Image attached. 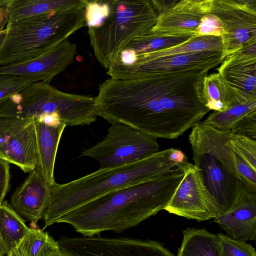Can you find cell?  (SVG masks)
<instances>
[{"instance_id":"obj_1","label":"cell","mask_w":256,"mask_h":256,"mask_svg":"<svg viewBox=\"0 0 256 256\" xmlns=\"http://www.w3.org/2000/svg\"><path fill=\"white\" fill-rule=\"evenodd\" d=\"M208 71L187 69L132 80L107 79L95 97L96 115L156 138H176L210 111L201 95Z\"/></svg>"},{"instance_id":"obj_2","label":"cell","mask_w":256,"mask_h":256,"mask_svg":"<svg viewBox=\"0 0 256 256\" xmlns=\"http://www.w3.org/2000/svg\"><path fill=\"white\" fill-rule=\"evenodd\" d=\"M184 176L180 166L172 171L108 192L60 216L83 236L116 232L135 226L164 210Z\"/></svg>"},{"instance_id":"obj_3","label":"cell","mask_w":256,"mask_h":256,"mask_svg":"<svg viewBox=\"0 0 256 256\" xmlns=\"http://www.w3.org/2000/svg\"><path fill=\"white\" fill-rule=\"evenodd\" d=\"M172 148L158 151L134 163L99 168L63 184L51 186L50 198L43 218L44 229L71 210L96 198L124 186L166 174L179 164L170 160Z\"/></svg>"},{"instance_id":"obj_4","label":"cell","mask_w":256,"mask_h":256,"mask_svg":"<svg viewBox=\"0 0 256 256\" xmlns=\"http://www.w3.org/2000/svg\"><path fill=\"white\" fill-rule=\"evenodd\" d=\"M84 17L95 57L108 70L132 40L154 26L158 16L149 0H86Z\"/></svg>"},{"instance_id":"obj_5","label":"cell","mask_w":256,"mask_h":256,"mask_svg":"<svg viewBox=\"0 0 256 256\" xmlns=\"http://www.w3.org/2000/svg\"><path fill=\"white\" fill-rule=\"evenodd\" d=\"M230 130H220L199 122L188 140L194 165L200 170L206 188L217 202L220 214L236 206L245 187L238 173Z\"/></svg>"},{"instance_id":"obj_6","label":"cell","mask_w":256,"mask_h":256,"mask_svg":"<svg viewBox=\"0 0 256 256\" xmlns=\"http://www.w3.org/2000/svg\"><path fill=\"white\" fill-rule=\"evenodd\" d=\"M84 7L54 10L8 22L6 38L0 48V66L37 57L86 26Z\"/></svg>"},{"instance_id":"obj_7","label":"cell","mask_w":256,"mask_h":256,"mask_svg":"<svg viewBox=\"0 0 256 256\" xmlns=\"http://www.w3.org/2000/svg\"><path fill=\"white\" fill-rule=\"evenodd\" d=\"M74 96L60 91L48 82L32 83L0 104V118H42L54 117L68 124L77 111Z\"/></svg>"},{"instance_id":"obj_8","label":"cell","mask_w":256,"mask_h":256,"mask_svg":"<svg viewBox=\"0 0 256 256\" xmlns=\"http://www.w3.org/2000/svg\"><path fill=\"white\" fill-rule=\"evenodd\" d=\"M110 124L104 139L80 154L96 160L100 168L134 163L158 152L156 138L126 124Z\"/></svg>"},{"instance_id":"obj_9","label":"cell","mask_w":256,"mask_h":256,"mask_svg":"<svg viewBox=\"0 0 256 256\" xmlns=\"http://www.w3.org/2000/svg\"><path fill=\"white\" fill-rule=\"evenodd\" d=\"M62 252L74 256H175L159 242L128 238L62 236Z\"/></svg>"},{"instance_id":"obj_10","label":"cell","mask_w":256,"mask_h":256,"mask_svg":"<svg viewBox=\"0 0 256 256\" xmlns=\"http://www.w3.org/2000/svg\"><path fill=\"white\" fill-rule=\"evenodd\" d=\"M210 13L222 24L224 58L256 42V0H212Z\"/></svg>"},{"instance_id":"obj_11","label":"cell","mask_w":256,"mask_h":256,"mask_svg":"<svg viewBox=\"0 0 256 256\" xmlns=\"http://www.w3.org/2000/svg\"><path fill=\"white\" fill-rule=\"evenodd\" d=\"M180 166L184 176L164 210L197 221L220 215L217 202L204 184L200 170L188 162Z\"/></svg>"},{"instance_id":"obj_12","label":"cell","mask_w":256,"mask_h":256,"mask_svg":"<svg viewBox=\"0 0 256 256\" xmlns=\"http://www.w3.org/2000/svg\"><path fill=\"white\" fill-rule=\"evenodd\" d=\"M0 159L24 172L36 169V138L34 118H0Z\"/></svg>"},{"instance_id":"obj_13","label":"cell","mask_w":256,"mask_h":256,"mask_svg":"<svg viewBox=\"0 0 256 256\" xmlns=\"http://www.w3.org/2000/svg\"><path fill=\"white\" fill-rule=\"evenodd\" d=\"M222 52L202 51L158 58L118 71L110 76L115 80H132L150 74L187 69L210 70L224 60Z\"/></svg>"},{"instance_id":"obj_14","label":"cell","mask_w":256,"mask_h":256,"mask_svg":"<svg viewBox=\"0 0 256 256\" xmlns=\"http://www.w3.org/2000/svg\"><path fill=\"white\" fill-rule=\"evenodd\" d=\"M76 45L68 39L47 52L29 60L10 66H0V74L24 77L32 82H50L73 62Z\"/></svg>"},{"instance_id":"obj_15","label":"cell","mask_w":256,"mask_h":256,"mask_svg":"<svg viewBox=\"0 0 256 256\" xmlns=\"http://www.w3.org/2000/svg\"><path fill=\"white\" fill-rule=\"evenodd\" d=\"M218 72L232 106L256 99V58L230 54Z\"/></svg>"},{"instance_id":"obj_16","label":"cell","mask_w":256,"mask_h":256,"mask_svg":"<svg viewBox=\"0 0 256 256\" xmlns=\"http://www.w3.org/2000/svg\"><path fill=\"white\" fill-rule=\"evenodd\" d=\"M51 186L36 169L29 172L11 196L12 206L24 220L36 225L43 218L50 198Z\"/></svg>"},{"instance_id":"obj_17","label":"cell","mask_w":256,"mask_h":256,"mask_svg":"<svg viewBox=\"0 0 256 256\" xmlns=\"http://www.w3.org/2000/svg\"><path fill=\"white\" fill-rule=\"evenodd\" d=\"M212 0H178L158 15L154 32L196 34L202 18L210 13ZM197 36V35H196Z\"/></svg>"},{"instance_id":"obj_18","label":"cell","mask_w":256,"mask_h":256,"mask_svg":"<svg viewBox=\"0 0 256 256\" xmlns=\"http://www.w3.org/2000/svg\"><path fill=\"white\" fill-rule=\"evenodd\" d=\"M227 236L242 241L256 238V192L244 190L238 204L214 218Z\"/></svg>"},{"instance_id":"obj_19","label":"cell","mask_w":256,"mask_h":256,"mask_svg":"<svg viewBox=\"0 0 256 256\" xmlns=\"http://www.w3.org/2000/svg\"><path fill=\"white\" fill-rule=\"evenodd\" d=\"M196 36L192 34L159 32L150 29L132 40L119 53L109 68L124 66L138 56L179 45Z\"/></svg>"},{"instance_id":"obj_20","label":"cell","mask_w":256,"mask_h":256,"mask_svg":"<svg viewBox=\"0 0 256 256\" xmlns=\"http://www.w3.org/2000/svg\"><path fill=\"white\" fill-rule=\"evenodd\" d=\"M37 148V170L50 186L56 182L54 168L58 144L66 126L64 124H50L40 118H34Z\"/></svg>"},{"instance_id":"obj_21","label":"cell","mask_w":256,"mask_h":256,"mask_svg":"<svg viewBox=\"0 0 256 256\" xmlns=\"http://www.w3.org/2000/svg\"><path fill=\"white\" fill-rule=\"evenodd\" d=\"M222 49L221 37L196 36L179 45L165 50L138 56L124 66L109 68L107 70L106 74L110 76L112 74L124 68L160 57L202 51L222 52Z\"/></svg>"},{"instance_id":"obj_22","label":"cell","mask_w":256,"mask_h":256,"mask_svg":"<svg viewBox=\"0 0 256 256\" xmlns=\"http://www.w3.org/2000/svg\"><path fill=\"white\" fill-rule=\"evenodd\" d=\"M85 5L86 0H10L7 5L8 22Z\"/></svg>"},{"instance_id":"obj_23","label":"cell","mask_w":256,"mask_h":256,"mask_svg":"<svg viewBox=\"0 0 256 256\" xmlns=\"http://www.w3.org/2000/svg\"><path fill=\"white\" fill-rule=\"evenodd\" d=\"M182 234L178 256H218V234L205 228H189Z\"/></svg>"},{"instance_id":"obj_24","label":"cell","mask_w":256,"mask_h":256,"mask_svg":"<svg viewBox=\"0 0 256 256\" xmlns=\"http://www.w3.org/2000/svg\"><path fill=\"white\" fill-rule=\"evenodd\" d=\"M30 228L6 200L0 204V240L8 254L16 248Z\"/></svg>"},{"instance_id":"obj_25","label":"cell","mask_w":256,"mask_h":256,"mask_svg":"<svg viewBox=\"0 0 256 256\" xmlns=\"http://www.w3.org/2000/svg\"><path fill=\"white\" fill-rule=\"evenodd\" d=\"M20 256H52L60 252L58 241L48 232L30 228L16 247Z\"/></svg>"},{"instance_id":"obj_26","label":"cell","mask_w":256,"mask_h":256,"mask_svg":"<svg viewBox=\"0 0 256 256\" xmlns=\"http://www.w3.org/2000/svg\"><path fill=\"white\" fill-rule=\"evenodd\" d=\"M201 95L204 106L214 112H223L232 106L218 73L206 76L203 80Z\"/></svg>"},{"instance_id":"obj_27","label":"cell","mask_w":256,"mask_h":256,"mask_svg":"<svg viewBox=\"0 0 256 256\" xmlns=\"http://www.w3.org/2000/svg\"><path fill=\"white\" fill-rule=\"evenodd\" d=\"M256 111V99L235 104L223 112H214L202 122L220 130H230L242 118Z\"/></svg>"},{"instance_id":"obj_28","label":"cell","mask_w":256,"mask_h":256,"mask_svg":"<svg viewBox=\"0 0 256 256\" xmlns=\"http://www.w3.org/2000/svg\"><path fill=\"white\" fill-rule=\"evenodd\" d=\"M218 256H256L254 247L244 241L218 234Z\"/></svg>"},{"instance_id":"obj_29","label":"cell","mask_w":256,"mask_h":256,"mask_svg":"<svg viewBox=\"0 0 256 256\" xmlns=\"http://www.w3.org/2000/svg\"><path fill=\"white\" fill-rule=\"evenodd\" d=\"M230 144L234 152L256 170V140L240 134H232Z\"/></svg>"},{"instance_id":"obj_30","label":"cell","mask_w":256,"mask_h":256,"mask_svg":"<svg viewBox=\"0 0 256 256\" xmlns=\"http://www.w3.org/2000/svg\"><path fill=\"white\" fill-rule=\"evenodd\" d=\"M32 83L22 76L0 74V100L8 98L26 88Z\"/></svg>"},{"instance_id":"obj_31","label":"cell","mask_w":256,"mask_h":256,"mask_svg":"<svg viewBox=\"0 0 256 256\" xmlns=\"http://www.w3.org/2000/svg\"><path fill=\"white\" fill-rule=\"evenodd\" d=\"M196 34L198 36H214L222 38V24L218 17L212 14L208 13L202 18L197 28Z\"/></svg>"},{"instance_id":"obj_32","label":"cell","mask_w":256,"mask_h":256,"mask_svg":"<svg viewBox=\"0 0 256 256\" xmlns=\"http://www.w3.org/2000/svg\"><path fill=\"white\" fill-rule=\"evenodd\" d=\"M233 134L244 136L256 139V111L240 120L230 130Z\"/></svg>"},{"instance_id":"obj_33","label":"cell","mask_w":256,"mask_h":256,"mask_svg":"<svg viewBox=\"0 0 256 256\" xmlns=\"http://www.w3.org/2000/svg\"><path fill=\"white\" fill-rule=\"evenodd\" d=\"M236 156L238 172L245 188L256 192V170L236 154Z\"/></svg>"},{"instance_id":"obj_34","label":"cell","mask_w":256,"mask_h":256,"mask_svg":"<svg viewBox=\"0 0 256 256\" xmlns=\"http://www.w3.org/2000/svg\"><path fill=\"white\" fill-rule=\"evenodd\" d=\"M10 178L9 164L0 159V204L8 190Z\"/></svg>"},{"instance_id":"obj_35","label":"cell","mask_w":256,"mask_h":256,"mask_svg":"<svg viewBox=\"0 0 256 256\" xmlns=\"http://www.w3.org/2000/svg\"><path fill=\"white\" fill-rule=\"evenodd\" d=\"M178 0H152L151 2L158 16L174 6Z\"/></svg>"},{"instance_id":"obj_36","label":"cell","mask_w":256,"mask_h":256,"mask_svg":"<svg viewBox=\"0 0 256 256\" xmlns=\"http://www.w3.org/2000/svg\"><path fill=\"white\" fill-rule=\"evenodd\" d=\"M170 159L179 165L188 162L187 157L182 151L173 148L170 155Z\"/></svg>"},{"instance_id":"obj_37","label":"cell","mask_w":256,"mask_h":256,"mask_svg":"<svg viewBox=\"0 0 256 256\" xmlns=\"http://www.w3.org/2000/svg\"><path fill=\"white\" fill-rule=\"evenodd\" d=\"M8 22L7 6L0 9V30L4 28Z\"/></svg>"},{"instance_id":"obj_38","label":"cell","mask_w":256,"mask_h":256,"mask_svg":"<svg viewBox=\"0 0 256 256\" xmlns=\"http://www.w3.org/2000/svg\"><path fill=\"white\" fill-rule=\"evenodd\" d=\"M6 34L7 30L6 28L0 30V48L2 47L4 41V40L6 38Z\"/></svg>"},{"instance_id":"obj_39","label":"cell","mask_w":256,"mask_h":256,"mask_svg":"<svg viewBox=\"0 0 256 256\" xmlns=\"http://www.w3.org/2000/svg\"><path fill=\"white\" fill-rule=\"evenodd\" d=\"M7 254V251L0 240V256H4Z\"/></svg>"},{"instance_id":"obj_40","label":"cell","mask_w":256,"mask_h":256,"mask_svg":"<svg viewBox=\"0 0 256 256\" xmlns=\"http://www.w3.org/2000/svg\"><path fill=\"white\" fill-rule=\"evenodd\" d=\"M6 256H20L19 254L17 248H14L10 250L8 254Z\"/></svg>"},{"instance_id":"obj_41","label":"cell","mask_w":256,"mask_h":256,"mask_svg":"<svg viewBox=\"0 0 256 256\" xmlns=\"http://www.w3.org/2000/svg\"><path fill=\"white\" fill-rule=\"evenodd\" d=\"M52 256H74L60 250V252L54 254Z\"/></svg>"},{"instance_id":"obj_42","label":"cell","mask_w":256,"mask_h":256,"mask_svg":"<svg viewBox=\"0 0 256 256\" xmlns=\"http://www.w3.org/2000/svg\"><path fill=\"white\" fill-rule=\"evenodd\" d=\"M10 0H0V9L6 6Z\"/></svg>"},{"instance_id":"obj_43","label":"cell","mask_w":256,"mask_h":256,"mask_svg":"<svg viewBox=\"0 0 256 256\" xmlns=\"http://www.w3.org/2000/svg\"><path fill=\"white\" fill-rule=\"evenodd\" d=\"M8 99V98H7ZM0 100V104L2 102H4V100Z\"/></svg>"}]
</instances>
